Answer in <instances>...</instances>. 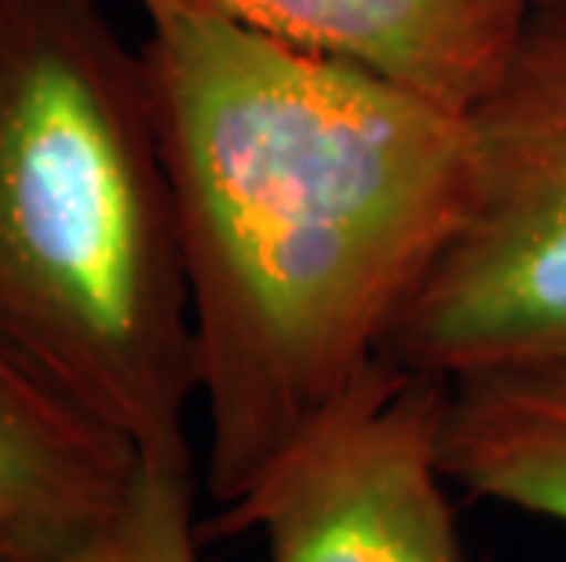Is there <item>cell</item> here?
Wrapping results in <instances>:
<instances>
[{"instance_id":"obj_9","label":"cell","mask_w":566,"mask_h":562,"mask_svg":"<svg viewBox=\"0 0 566 562\" xmlns=\"http://www.w3.org/2000/svg\"><path fill=\"white\" fill-rule=\"evenodd\" d=\"M0 562H15V555H11V548L4 541V533H0Z\"/></svg>"},{"instance_id":"obj_8","label":"cell","mask_w":566,"mask_h":562,"mask_svg":"<svg viewBox=\"0 0 566 562\" xmlns=\"http://www.w3.org/2000/svg\"><path fill=\"white\" fill-rule=\"evenodd\" d=\"M195 449L139 453L136 475L117 511L70 562H201Z\"/></svg>"},{"instance_id":"obj_2","label":"cell","mask_w":566,"mask_h":562,"mask_svg":"<svg viewBox=\"0 0 566 562\" xmlns=\"http://www.w3.org/2000/svg\"><path fill=\"white\" fill-rule=\"evenodd\" d=\"M0 340L136 453L190 446L172 176L103 0H0Z\"/></svg>"},{"instance_id":"obj_5","label":"cell","mask_w":566,"mask_h":562,"mask_svg":"<svg viewBox=\"0 0 566 562\" xmlns=\"http://www.w3.org/2000/svg\"><path fill=\"white\" fill-rule=\"evenodd\" d=\"M147 19L201 15L363 66L468 110L534 0H136Z\"/></svg>"},{"instance_id":"obj_1","label":"cell","mask_w":566,"mask_h":562,"mask_svg":"<svg viewBox=\"0 0 566 562\" xmlns=\"http://www.w3.org/2000/svg\"><path fill=\"white\" fill-rule=\"evenodd\" d=\"M147 22L220 508L384 354L468 216L472 139L363 66L220 19Z\"/></svg>"},{"instance_id":"obj_4","label":"cell","mask_w":566,"mask_h":562,"mask_svg":"<svg viewBox=\"0 0 566 562\" xmlns=\"http://www.w3.org/2000/svg\"><path fill=\"white\" fill-rule=\"evenodd\" d=\"M446 380L377 358L231 505L201 541L256 533L268 562H472L439 435Z\"/></svg>"},{"instance_id":"obj_3","label":"cell","mask_w":566,"mask_h":562,"mask_svg":"<svg viewBox=\"0 0 566 562\" xmlns=\"http://www.w3.org/2000/svg\"><path fill=\"white\" fill-rule=\"evenodd\" d=\"M464 121L468 216L380 354L439 380L566 343V0L530 4Z\"/></svg>"},{"instance_id":"obj_7","label":"cell","mask_w":566,"mask_h":562,"mask_svg":"<svg viewBox=\"0 0 566 562\" xmlns=\"http://www.w3.org/2000/svg\"><path fill=\"white\" fill-rule=\"evenodd\" d=\"M439 460L457 494L566 526V343L446 380Z\"/></svg>"},{"instance_id":"obj_6","label":"cell","mask_w":566,"mask_h":562,"mask_svg":"<svg viewBox=\"0 0 566 562\" xmlns=\"http://www.w3.org/2000/svg\"><path fill=\"white\" fill-rule=\"evenodd\" d=\"M136 460L0 340V533L15 562H70L125 500Z\"/></svg>"}]
</instances>
